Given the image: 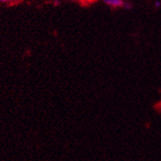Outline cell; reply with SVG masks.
Instances as JSON below:
<instances>
[{
	"mask_svg": "<svg viewBox=\"0 0 161 161\" xmlns=\"http://www.w3.org/2000/svg\"><path fill=\"white\" fill-rule=\"evenodd\" d=\"M124 2H125L124 0H104V3L111 8H114V9L123 7Z\"/></svg>",
	"mask_w": 161,
	"mask_h": 161,
	"instance_id": "1",
	"label": "cell"
},
{
	"mask_svg": "<svg viewBox=\"0 0 161 161\" xmlns=\"http://www.w3.org/2000/svg\"><path fill=\"white\" fill-rule=\"evenodd\" d=\"M161 6V2L160 1H156L155 3H154V7L155 8H159Z\"/></svg>",
	"mask_w": 161,
	"mask_h": 161,
	"instance_id": "3",
	"label": "cell"
},
{
	"mask_svg": "<svg viewBox=\"0 0 161 161\" xmlns=\"http://www.w3.org/2000/svg\"><path fill=\"white\" fill-rule=\"evenodd\" d=\"M123 8H125V9H131V8H132V4L128 3V2H124Z\"/></svg>",
	"mask_w": 161,
	"mask_h": 161,
	"instance_id": "2",
	"label": "cell"
},
{
	"mask_svg": "<svg viewBox=\"0 0 161 161\" xmlns=\"http://www.w3.org/2000/svg\"><path fill=\"white\" fill-rule=\"evenodd\" d=\"M12 1V0H0V2H2V3H6V2H10Z\"/></svg>",
	"mask_w": 161,
	"mask_h": 161,
	"instance_id": "4",
	"label": "cell"
}]
</instances>
